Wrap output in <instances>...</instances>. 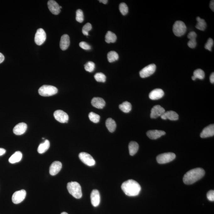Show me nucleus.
Listing matches in <instances>:
<instances>
[{"instance_id": "obj_49", "label": "nucleus", "mask_w": 214, "mask_h": 214, "mask_svg": "<svg viewBox=\"0 0 214 214\" xmlns=\"http://www.w3.org/2000/svg\"><path fill=\"white\" fill-rule=\"evenodd\" d=\"M60 9L62 8V7H61V6H60Z\"/></svg>"}, {"instance_id": "obj_40", "label": "nucleus", "mask_w": 214, "mask_h": 214, "mask_svg": "<svg viewBox=\"0 0 214 214\" xmlns=\"http://www.w3.org/2000/svg\"><path fill=\"white\" fill-rule=\"evenodd\" d=\"M207 198L209 201H214V191L211 190L209 191L207 193Z\"/></svg>"}, {"instance_id": "obj_29", "label": "nucleus", "mask_w": 214, "mask_h": 214, "mask_svg": "<svg viewBox=\"0 0 214 214\" xmlns=\"http://www.w3.org/2000/svg\"><path fill=\"white\" fill-rule=\"evenodd\" d=\"M119 108L122 112L125 113H128L131 111L132 105L130 102L127 101L124 102L120 105Z\"/></svg>"}, {"instance_id": "obj_21", "label": "nucleus", "mask_w": 214, "mask_h": 214, "mask_svg": "<svg viewBox=\"0 0 214 214\" xmlns=\"http://www.w3.org/2000/svg\"><path fill=\"white\" fill-rule=\"evenodd\" d=\"M91 104L93 107L98 109H102L105 106L106 102L102 98L94 97L91 101Z\"/></svg>"}, {"instance_id": "obj_42", "label": "nucleus", "mask_w": 214, "mask_h": 214, "mask_svg": "<svg viewBox=\"0 0 214 214\" xmlns=\"http://www.w3.org/2000/svg\"><path fill=\"white\" fill-rule=\"evenodd\" d=\"M197 37V34L195 32L191 31L188 35V38L189 40L190 39H196Z\"/></svg>"}, {"instance_id": "obj_19", "label": "nucleus", "mask_w": 214, "mask_h": 214, "mask_svg": "<svg viewBox=\"0 0 214 214\" xmlns=\"http://www.w3.org/2000/svg\"><path fill=\"white\" fill-rule=\"evenodd\" d=\"M164 95V92L163 90L157 89L151 91L149 94V98L152 100H157L161 98Z\"/></svg>"}, {"instance_id": "obj_30", "label": "nucleus", "mask_w": 214, "mask_h": 214, "mask_svg": "<svg viewBox=\"0 0 214 214\" xmlns=\"http://www.w3.org/2000/svg\"><path fill=\"white\" fill-rule=\"evenodd\" d=\"M205 74L204 71L201 69H198L195 70L194 72V75L192 77L193 80H195L196 79H199L203 80L204 78Z\"/></svg>"}, {"instance_id": "obj_14", "label": "nucleus", "mask_w": 214, "mask_h": 214, "mask_svg": "<svg viewBox=\"0 0 214 214\" xmlns=\"http://www.w3.org/2000/svg\"><path fill=\"white\" fill-rule=\"evenodd\" d=\"M91 202L92 206L96 207L99 206L101 201V196L99 191L93 189L91 195Z\"/></svg>"}, {"instance_id": "obj_28", "label": "nucleus", "mask_w": 214, "mask_h": 214, "mask_svg": "<svg viewBox=\"0 0 214 214\" xmlns=\"http://www.w3.org/2000/svg\"><path fill=\"white\" fill-rule=\"evenodd\" d=\"M116 40L117 36L115 33L110 31L107 32L105 36V41L107 43H114Z\"/></svg>"}, {"instance_id": "obj_36", "label": "nucleus", "mask_w": 214, "mask_h": 214, "mask_svg": "<svg viewBox=\"0 0 214 214\" xmlns=\"http://www.w3.org/2000/svg\"><path fill=\"white\" fill-rule=\"evenodd\" d=\"M84 15L82 10L81 9H78L76 11V19L77 22L80 23H82L84 21Z\"/></svg>"}, {"instance_id": "obj_6", "label": "nucleus", "mask_w": 214, "mask_h": 214, "mask_svg": "<svg viewBox=\"0 0 214 214\" xmlns=\"http://www.w3.org/2000/svg\"><path fill=\"white\" fill-rule=\"evenodd\" d=\"M175 157L176 155L174 153H165L158 156L157 157V161L159 164H165L172 161Z\"/></svg>"}, {"instance_id": "obj_17", "label": "nucleus", "mask_w": 214, "mask_h": 214, "mask_svg": "<svg viewBox=\"0 0 214 214\" xmlns=\"http://www.w3.org/2000/svg\"><path fill=\"white\" fill-rule=\"evenodd\" d=\"M62 168V164L59 161H55L50 167L49 173L51 175H56L60 172Z\"/></svg>"}, {"instance_id": "obj_13", "label": "nucleus", "mask_w": 214, "mask_h": 214, "mask_svg": "<svg viewBox=\"0 0 214 214\" xmlns=\"http://www.w3.org/2000/svg\"><path fill=\"white\" fill-rule=\"evenodd\" d=\"M47 4L48 9L53 14L58 15L60 13V6L56 1L50 0L48 1Z\"/></svg>"}, {"instance_id": "obj_31", "label": "nucleus", "mask_w": 214, "mask_h": 214, "mask_svg": "<svg viewBox=\"0 0 214 214\" xmlns=\"http://www.w3.org/2000/svg\"><path fill=\"white\" fill-rule=\"evenodd\" d=\"M107 58L109 62L112 63L118 60L119 55L116 52L110 51L107 54Z\"/></svg>"}, {"instance_id": "obj_33", "label": "nucleus", "mask_w": 214, "mask_h": 214, "mask_svg": "<svg viewBox=\"0 0 214 214\" xmlns=\"http://www.w3.org/2000/svg\"><path fill=\"white\" fill-rule=\"evenodd\" d=\"M95 80L99 82L104 83L106 81V75L102 73H98L94 76Z\"/></svg>"}, {"instance_id": "obj_41", "label": "nucleus", "mask_w": 214, "mask_h": 214, "mask_svg": "<svg viewBox=\"0 0 214 214\" xmlns=\"http://www.w3.org/2000/svg\"><path fill=\"white\" fill-rule=\"evenodd\" d=\"M197 42L196 39H190L188 43V46L189 48H194L196 46Z\"/></svg>"}, {"instance_id": "obj_20", "label": "nucleus", "mask_w": 214, "mask_h": 214, "mask_svg": "<svg viewBox=\"0 0 214 214\" xmlns=\"http://www.w3.org/2000/svg\"><path fill=\"white\" fill-rule=\"evenodd\" d=\"M161 117L164 120L168 119L171 121H176L178 119V115L175 112L169 111L165 112Z\"/></svg>"}, {"instance_id": "obj_15", "label": "nucleus", "mask_w": 214, "mask_h": 214, "mask_svg": "<svg viewBox=\"0 0 214 214\" xmlns=\"http://www.w3.org/2000/svg\"><path fill=\"white\" fill-rule=\"evenodd\" d=\"M28 128L27 124L24 123H20L17 124L13 129V133L17 135L24 134Z\"/></svg>"}, {"instance_id": "obj_27", "label": "nucleus", "mask_w": 214, "mask_h": 214, "mask_svg": "<svg viewBox=\"0 0 214 214\" xmlns=\"http://www.w3.org/2000/svg\"><path fill=\"white\" fill-rule=\"evenodd\" d=\"M197 24L195 26L196 28L201 31H204L207 27V24L204 19H201L200 17L196 18Z\"/></svg>"}, {"instance_id": "obj_24", "label": "nucleus", "mask_w": 214, "mask_h": 214, "mask_svg": "<svg viewBox=\"0 0 214 214\" xmlns=\"http://www.w3.org/2000/svg\"><path fill=\"white\" fill-rule=\"evenodd\" d=\"M106 127L111 133H113L116 128V123L115 121L112 118H109L106 120Z\"/></svg>"}, {"instance_id": "obj_22", "label": "nucleus", "mask_w": 214, "mask_h": 214, "mask_svg": "<svg viewBox=\"0 0 214 214\" xmlns=\"http://www.w3.org/2000/svg\"><path fill=\"white\" fill-rule=\"evenodd\" d=\"M70 45L69 36L67 34L63 35L61 38L60 47L62 51H65L69 47Z\"/></svg>"}, {"instance_id": "obj_34", "label": "nucleus", "mask_w": 214, "mask_h": 214, "mask_svg": "<svg viewBox=\"0 0 214 214\" xmlns=\"http://www.w3.org/2000/svg\"><path fill=\"white\" fill-rule=\"evenodd\" d=\"M85 69L89 72H92L95 69V63L92 62H89L85 65Z\"/></svg>"}, {"instance_id": "obj_32", "label": "nucleus", "mask_w": 214, "mask_h": 214, "mask_svg": "<svg viewBox=\"0 0 214 214\" xmlns=\"http://www.w3.org/2000/svg\"><path fill=\"white\" fill-rule=\"evenodd\" d=\"M89 118L90 120L94 123H98L100 120V115L93 112L89 113Z\"/></svg>"}, {"instance_id": "obj_44", "label": "nucleus", "mask_w": 214, "mask_h": 214, "mask_svg": "<svg viewBox=\"0 0 214 214\" xmlns=\"http://www.w3.org/2000/svg\"><path fill=\"white\" fill-rule=\"evenodd\" d=\"M210 80L211 83L213 84L214 83V73H212L211 74L210 76Z\"/></svg>"}, {"instance_id": "obj_35", "label": "nucleus", "mask_w": 214, "mask_h": 214, "mask_svg": "<svg viewBox=\"0 0 214 214\" xmlns=\"http://www.w3.org/2000/svg\"><path fill=\"white\" fill-rule=\"evenodd\" d=\"M119 9L122 14L125 16L128 13V7L125 3H121L119 4Z\"/></svg>"}, {"instance_id": "obj_25", "label": "nucleus", "mask_w": 214, "mask_h": 214, "mask_svg": "<svg viewBox=\"0 0 214 214\" xmlns=\"http://www.w3.org/2000/svg\"><path fill=\"white\" fill-rule=\"evenodd\" d=\"M22 157V153L19 151H17L13 154L9 159L10 163L14 164L20 161Z\"/></svg>"}, {"instance_id": "obj_23", "label": "nucleus", "mask_w": 214, "mask_h": 214, "mask_svg": "<svg viewBox=\"0 0 214 214\" xmlns=\"http://www.w3.org/2000/svg\"><path fill=\"white\" fill-rule=\"evenodd\" d=\"M139 149V145L134 141H131L129 145V151L130 156H133L137 152Z\"/></svg>"}, {"instance_id": "obj_12", "label": "nucleus", "mask_w": 214, "mask_h": 214, "mask_svg": "<svg viewBox=\"0 0 214 214\" xmlns=\"http://www.w3.org/2000/svg\"><path fill=\"white\" fill-rule=\"evenodd\" d=\"M165 112V110L160 105L154 106L151 110L150 117L151 119H156L161 116Z\"/></svg>"}, {"instance_id": "obj_43", "label": "nucleus", "mask_w": 214, "mask_h": 214, "mask_svg": "<svg viewBox=\"0 0 214 214\" xmlns=\"http://www.w3.org/2000/svg\"><path fill=\"white\" fill-rule=\"evenodd\" d=\"M210 7L212 11H214V1H211L210 3Z\"/></svg>"}, {"instance_id": "obj_47", "label": "nucleus", "mask_w": 214, "mask_h": 214, "mask_svg": "<svg viewBox=\"0 0 214 214\" xmlns=\"http://www.w3.org/2000/svg\"><path fill=\"white\" fill-rule=\"evenodd\" d=\"M99 2L100 3H103L104 4H106L107 3V2H108V1H107V0H100Z\"/></svg>"}, {"instance_id": "obj_48", "label": "nucleus", "mask_w": 214, "mask_h": 214, "mask_svg": "<svg viewBox=\"0 0 214 214\" xmlns=\"http://www.w3.org/2000/svg\"><path fill=\"white\" fill-rule=\"evenodd\" d=\"M61 214H68L67 212H62V213Z\"/></svg>"}, {"instance_id": "obj_37", "label": "nucleus", "mask_w": 214, "mask_h": 214, "mask_svg": "<svg viewBox=\"0 0 214 214\" xmlns=\"http://www.w3.org/2000/svg\"><path fill=\"white\" fill-rule=\"evenodd\" d=\"M92 27L91 24L89 23H86L84 25L82 29V33L85 36H89V32L92 30Z\"/></svg>"}, {"instance_id": "obj_18", "label": "nucleus", "mask_w": 214, "mask_h": 214, "mask_svg": "<svg viewBox=\"0 0 214 214\" xmlns=\"http://www.w3.org/2000/svg\"><path fill=\"white\" fill-rule=\"evenodd\" d=\"M147 135L150 139L156 140L159 139L162 136L164 135L165 132L163 130H149L147 133Z\"/></svg>"}, {"instance_id": "obj_2", "label": "nucleus", "mask_w": 214, "mask_h": 214, "mask_svg": "<svg viewBox=\"0 0 214 214\" xmlns=\"http://www.w3.org/2000/svg\"><path fill=\"white\" fill-rule=\"evenodd\" d=\"M205 174V171L201 168H196L191 170L184 176V183L187 185L193 184L201 179Z\"/></svg>"}, {"instance_id": "obj_4", "label": "nucleus", "mask_w": 214, "mask_h": 214, "mask_svg": "<svg viewBox=\"0 0 214 214\" xmlns=\"http://www.w3.org/2000/svg\"><path fill=\"white\" fill-rule=\"evenodd\" d=\"M58 90L55 86L44 85L39 88L38 92L39 95L42 96H50L56 95Z\"/></svg>"}, {"instance_id": "obj_11", "label": "nucleus", "mask_w": 214, "mask_h": 214, "mask_svg": "<svg viewBox=\"0 0 214 214\" xmlns=\"http://www.w3.org/2000/svg\"><path fill=\"white\" fill-rule=\"evenodd\" d=\"M54 116L56 120L61 123H67L69 120L68 114L62 110L56 111L54 112Z\"/></svg>"}, {"instance_id": "obj_9", "label": "nucleus", "mask_w": 214, "mask_h": 214, "mask_svg": "<svg viewBox=\"0 0 214 214\" xmlns=\"http://www.w3.org/2000/svg\"><path fill=\"white\" fill-rule=\"evenodd\" d=\"M46 33L44 30L39 29L35 35V42L37 45L40 46L46 41Z\"/></svg>"}, {"instance_id": "obj_38", "label": "nucleus", "mask_w": 214, "mask_h": 214, "mask_svg": "<svg viewBox=\"0 0 214 214\" xmlns=\"http://www.w3.org/2000/svg\"><path fill=\"white\" fill-rule=\"evenodd\" d=\"M214 41L213 39L211 38H209L208 40L207 43L205 45V48L206 49L209 50V51H211L212 47L213 46Z\"/></svg>"}, {"instance_id": "obj_46", "label": "nucleus", "mask_w": 214, "mask_h": 214, "mask_svg": "<svg viewBox=\"0 0 214 214\" xmlns=\"http://www.w3.org/2000/svg\"><path fill=\"white\" fill-rule=\"evenodd\" d=\"M6 150L4 149L0 148V156H1L5 154Z\"/></svg>"}, {"instance_id": "obj_7", "label": "nucleus", "mask_w": 214, "mask_h": 214, "mask_svg": "<svg viewBox=\"0 0 214 214\" xmlns=\"http://www.w3.org/2000/svg\"><path fill=\"white\" fill-rule=\"evenodd\" d=\"M156 68L155 64L149 65L141 70L140 72V75L142 78L149 77L154 73L156 71Z\"/></svg>"}, {"instance_id": "obj_10", "label": "nucleus", "mask_w": 214, "mask_h": 214, "mask_svg": "<svg viewBox=\"0 0 214 214\" xmlns=\"http://www.w3.org/2000/svg\"><path fill=\"white\" fill-rule=\"evenodd\" d=\"M26 195V192L24 189L17 191L12 196V201L14 204H19L23 201Z\"/></svg>"}, {"instance_id": "obj_3", "label": "nucleus", "mask_w": 214, "mask_h": 214, "mask_svg": "<svg viewBox=\"0 0 214 214\" xmlns=\"http://www.w3.org/2000/svg\"><path fill=\"white\" fill-rule=\"evenodd\" d=\"M67 189L69 194L74 198L80 199L82 196L81 186L77 182H71L68 183Z\"/></svg>"}, {"instance_id": "obj_45", "label": "nucleus", "mask_w": 214, "mask_h": 214, "mask_svg": "<svg viewBox=\"0 0 214 214\" xmlns=\"http://www.w3.org/2000/svg\"><path fill=\"white\" fill-rule=\"evenodd\" d=\"M4 60V57L2 53L0 52V63H2Z\"/></svg>"}, {"instance_id": "obj_8", "label": "nucleus", "mask_w": 214, "mask_h": 214, "mask_svg": "<svg viewBox=\"0 0 214 214\" xmlns=\"http://www.w3.org/2000/svg\"><path fill=\"white\" fill-rule=\"evenodd\" d=\"M79 158L80 160L89 166H92L95 164V161L90 154L86 152H81L79 154Z\"/></svg>"}, {"instance_id": "obj_26", "label": "nucleus", "mask_w": 214, "mask_h": 214, "mask_svg": "<svg viewBox=\"0 0 214 214\" xmlns=\"http://www.w3.org/2000/svg\"><path fill=\"white\" fill-rule=\"evenodd\" d=\"M50 145V142L46 140L43 143L39 145L37 151L39 154H42L46 152L49 149Z\"/></svg>"}, {"instance_id": "obj_5", "label": "nucleus", "mask_w": 214, "mask_h": 214, "mask_svg": "<svg viewBox=\"0 0 214 214\" xmlns=\"http://www.w3.org/2000/svg\"><path fill=\"white\" fill-rule=\"evenodd\" d=\"M173 32L177 37H181L186 33L187 28L186 25L181 21H177L173 26Z\"/></svg>"}, {"instance_id": "obj_39", "label": "nucleus", "mask_w": 214, "mask_h": 214, "mask_svg": "<svg viewBox=\"0 0 214 214\" xmlns=\"http://www.w3.org/2000/svg\"><path fill=\"white\" fill-rule=\"evenodd\" d=\"M80 47L84 50H89L91 49L90 45L85 42L83 41L80 42Z\"/></svg>"}, {"instance_id": "obj_16", "label": "nucleus", "mask_w": 214, "mask_h": 214, "mask_svg": "<svg viewBox=\"0 0 214 214\" xmlns=\"http://www.w3.org/2000/svg\"><path fill=\"white\" fill-rule=\"evenodd\" d=\"M214 135V124H210L203 129L202 131L200 136L202 138H206L211 137Z\"/></svg>"}, {"instance_id": "obj_1", "label": "nucleus", "mask_w": 214, "mask_h": 214, "mask_svg": "<svg viewBox=\"0 0 214 214\" xmlns=\"http://www.w3.org/2000/svg\"><path fill=\"white\" fill-rule=\"evenodd\" d=\"M121 189L126 195L129 196H136L139 194L141 188L139 183L131 179L124 182L121 185Z\"/></svg>"}]
</instances>
